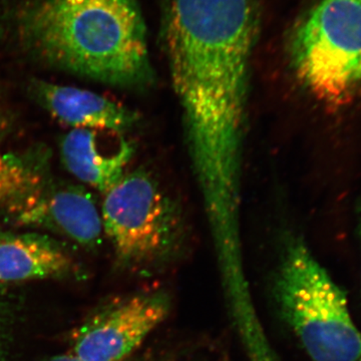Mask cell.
I'll return each mask as SVG.
<instances>
[{
  "mask_svg": "<svg viewBox=\"0 0 361 361\" xmlns=\"http://www.w3.org/2000/svg\"><path fill=\"white\" fill-rule=\"evenodd\" d=\"M260 28L252 0H174L163 35L211 236L241 233L249 71Z\"/></svg>",
  "mask_w": 361,
  "mask_h": 361,
  "instance_id": "obj_1",
  "label": "cell"
},
{
  "mask_svg": "<svg viewBox=\"0 0 361 361\" xmlns=\"http://www.w3.org/2000/svg\"><path fill=\"white\" fill-rule=\"evenodd\" d=\"M13 23L23 49L51 68L120 87L153 80L135 0H26Z\"/></svg>",
  "mask_w": 361,
  "mask_h": 361,
  "instance_id": "obj_2",
  "label": "cell"
},
{
  "mask_svg": "<svg viewBox=\"0 0 361 361\" xmlns=\"http://www.w3.org/2000/svg\"><path fill=\"white\" fill-rule=\"evenodd\" d=\"M272 289L281 317L311 360H360L361 334L351 318L345 294L302 240H287Z\"/></svg>",
  "mask_w": 361,
  "mask_h": 361,
  "instance_id": "obj_3",
  "label": "cell"
},
{
  "mask_svg": "<svg viewBox=\"0 0 361 361\" xmlns=\"http://www.w3.org/2000/svg\"><path fill=\"white\" fill-rule=\"evenodd\" d=\"M297 77L319 101L339 106L361 92V0H319L291 37Z\"/></svg>",
  "mask_w": 361,
  "mask_h": 361,
  "instance_id": "obj_4",
  "label": "cell"
},
{
  "mask_svg": "<svg viewBox=\"0 0 361 361\" xmlns=\"http://www.w3.org/2000/svg\"><path fill=\"white\" fill-rule=\"evenodd\" d=\"M104 194L102 223L118 264L146 273L167 262L179 246L182 224L158 183L133 171Z\"/></svg>",
  "mask_w": 361,
  "mask_h": 361,
  "instance_id": "obj_5",
  "label": "cell"
},
{
  "mask_svg": "<svg viewBox=\"0 0 361 361\" xmlns=\"http://www.w3.org/2000/svg\"><path fill=\"white\" fill-rule=\"evenodd\" d=\"M164 292L126 297L99 308L71 336V351L82 361H126L167 318Z\"/></svg>",
  "mask_w": 361,
  "mask_h": 361,
  "instance_id": "obj_6",
  "label": "cell"
},
{
  "mask_svg": "<svg viewBox=\"0 0 361 361\" xmlns=\"http://www.w3.org/2000/svg\"><path fill=\"white\" fill-rule=\"evenodd\" d=\"M4 211L18 224L49 230L87 249L96 248L103 234L92 195L84 187L54 183L45 176Z\"/></svg>",
  "mask_w": 361,
  "mask_h": 361,
  "instance_id": "obj_7",
  "label": "cell"
},
{
  "mask_svg": "<svg viewBox=\"0 0 361 361\" xmlns=\"http://www.w3.org/2000/svg\"><path fill=\"white\" fill-rule=\"evenodd\" d=\"M134 152L122 134L108 130L75 129L61 142L66 170L103 193L122 179Z\"/></svg>",
  "mask_w": 361,
  "mask_h": 361,
  "instance_id": "obj_8",
  "label": "cell"
},
{
  "mask_svg": "<svg viewBox=\"0 0 361 361\" xmlns=\"http://www.w3.org/2000/svg\"><path fill=\"white\" fill-rule=\"evenodd\" d=\"M30 94L59 122L75 129L108 130L123 134L137 121L135 111L96 92L32 80Z\"/></svg>",
  "mask_w": 361,
  "mask_h": 361,
  "instance_id": "obj_9",
  "label": "cell"
},
{
  "mask_svg": "<svg viewBox=\"0 0 361 361\" xmlns=\"http://www.w3.org/2000/svg\"><path fill=\"white\" fill-rule=\"evenodd\" d=\"M78 273L66 247L45 235L0 234V285L65 279Z\"/></svg>",
  "mask_w": 361,
  "mask_h": 361,
  "instance_id": "obj_10",
  "label": "cell"
},
{
  "mask_svg": "<svg viewBox=\"0 0 361 361\" xmlns=\"http://www.w3.org/2000/svg\"><path fill=\"white\" fill-rule=\"evenodd\" d=\"M13 312L6 293V286L0 285V361H11Z\"/></svg>",
  "mask_w": 361,
  "mask_h": 361,
  "instance_id": "obj_11",
  "label": "cell"
},
{
  "mask_svg": "<svg viewBox=\"0 0 361 361\" xmlns=\"http://www.w3.org/2000/svg\"><path fill=\"white\" fill-rule=\"evenodd\" d=\"M45 361H82L78 360V357H75V355H71V353H66V355H59L56 356H52V357L47 358ZM126 361H148L146 360H141V358H134L130 357V360Z\"/></svg>",
  "mask_w": 361,
  "mask_h": 361,
  "instance_id": "obj_12",
  "label": "cell"
},
{
  "mask_svg": "<svg viewBox=\"0 0 361 361\" xmlns=\"http://www.w3.org/2000/svg\"><path fill=\"white\" fill-rule=\"evenodd\" d=\"M4 154L0 153V165H1L2 161H4Z\"/></svg>",
  "mask_w": 361,
  "mask_h": 361,
  "instance_id": "obj_13",
  "label": "cell"
},
{
  "mask_svg": "<svg viewBox=\"0 0 361 361\" xmlns=\"http://www.w3.org/2000/svg\"><path fill=\"white\" fill-rule=\"evenodd\" d=\"M360 233H361V205L360 208Z\"/></svg>",
  "mask_w": 361,
  "mask_h": 361,
  "instance_id": "obj_14",
  "label": "cell"
},
{
  "mask_svg": "<svg viewBox=\"0 0 361 361\" xmlns=\"http://www.w3.org/2000/svg\"><path fill=\"white\" fill-rule=\"evenodd\" d=\"M357 361H361V356H360V360H358Z\"/></svg>",
  "mask_w": 361,
  "mask_h": 361,
  "instance_id": "obj_15",
  "label": "cell"
}]
</instances>
